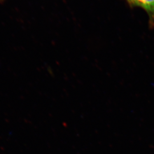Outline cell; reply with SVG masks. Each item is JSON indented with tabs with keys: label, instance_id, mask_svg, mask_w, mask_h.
<instances>
[{
	"label": "cell",
	"instance_id": "cell-1",
	"mask_svg": "<svg viewBox=\"0 0 154 154\" xmlns=\"http://www.w3.org/2000/svg\"><path fill=\"white\" fill-rule=\"evenodd\" d=\"M131 6L142 8L147 12L149 17V25L154 26V0H126Z\"/></svg>",
	"mask_w": 154,
	"mask_h": 154
}]
</instances>
